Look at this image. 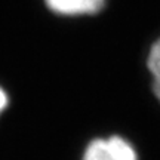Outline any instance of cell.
I'll return each mask as SVG.
<instances>
[{"mask_svg":"<svg viewBox=\"0 0 160 160\" xmlns=\"http://www.w3.org/2000/svg\"><path fill=\"white\" fill-rule=\"evenodd\" d=\"M52 11L64 15L95 13L104 5V0H46Z\"/></svg>","mask_w":160,"mask_h":160,"instance_id":"obj_2","label":"cell"},{"mask_svg":"<svg viewBox=\"0 0 160 160\" xmlns=\"http://www.w3.org/2000/svg\"><path fill=\"white\" fill-rule=\"evenodd\" d=\"M83 160H137V153L123 138L110 137L92 141L86 148Z\"/></svg>","mask_w":160,"mask_h":160,"instance_id":"obj_1","label":"cell"},{"mask_svg":"<svg viewBox=\"0 0 160 160\" xmlns=\"http://www.w3.org/2000/svg\"><path fill=\"white\" fill-rule=\"evenodd\" d=\"M148 67L153 74V89L156 97L160 99V40L151 48L148 57Z\"/></svg>","mask_w":160,"mask_h":160,"instance_id":"obj_3","label":"cell"},{"mask_svg":"<svg viewBox=\"0 0 160 160\" xmlns=\"http://www.w3.org/2000/svg\"><path fill=\"white\" fill-rule=\"evenodd\" d=\"M6 104H8V97H6L5 91L0 88V111L6 107Z\"/></svg>","mask_w":160,"mask_h":160,"instance_id":"obj_4","label":"cell"}]
</instances>
